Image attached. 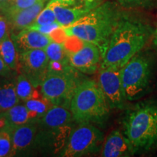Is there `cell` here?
<instances>
[{
    "label": "cell",
    "mask_w": 157,
    "mask_h": 157,
    "mask_svg": "<svg viewBox=\"0 0 157 157\" xmlns=\"http://www.w3.org/2000/svg\"><path fill=\"white\" fill-rule=\"evenodd\" d=\"M151 32L145 23L121 15L102 55L101 68H122L144 48Z\"/></svg>",
    "instance_id": "obj_1"
},
{
    "label": "cell",
    "mask_w": 157,
    "mask_h": 157,
    "mask_svg": "<svg viewBox=\"0 0 157 157\" xmlns=\"http://www.w3.org/2000/svg\"><path fill=\"white\" fill-rule=\"evenodd\" d=\"M121 15L115 4L105 2L73 24L63 28L66 37L74 36L97 45L102 56Z\"/></svg>",
    "instance_id": "obj_2"
},
{
    "label": "cell",
    "mask_w": 157,
    "mask_h": 157,
    "mask_svg": "<svg viewBox=\"0 0 157 157\" xmlns=\"http://www.w3.org/2000/svg\"><path fill=\"white\" fill-rule=\"evenodd\" d=\"M123 126L124 134L135 152L157 146L156 102H142L131 107L124 118Z\"/></svg>",
    "instance_id": "obj_3"
},
{
    "label": "cell",
    "mask_w": 157,
    "mask_h": 157,
    "mask_svg": "<svg viewBox=\"0 0 157 157\" xmlns=\"http://www.w3.org/2000/svg\"><path fill=\"white\" fill-rule=\"evenodd\" d=\"M109 109L105 95L94 80H83L78 84L70 103L73 119L78 124L104 121Z\"/></svg>",
    "instance_id": "obj_4"
},
{
    "label": "cell",
    "mask_w": 157,
    "mask_h": 157,
    "mask_svg": "<svg viewBox=\"0 0 157 157\" xmlns=\"http://www.w3.org/2000/svg\"><path fill=\"white\" fill-rule=\"evenodd\" d=\"M77 72L72 66L60 71H48L39 87L42 95L53 105L70 109L76 88L83 81Z\"/></svg>",
    "instance_id": "obj_5"
},
{
    "label": "cell",
    "mask_w": 157,
    "mask_h": 157,
    "mask_svg": "<svg viewBox=\"0 0 157 157\" xmlns=\"http://www.w3.org/2000/svg\"><path fill=\"white\" fill-rule=\"evenodd\" d=\"M151 73V60L143 54H136L121 68V81L127 101H136L146 93Z\"/></svg>",
    "instance_id": "obj_6"
},
{
    "label": "cell",
    "mask_w": 157,
    "mask_h": 157,
    "mask_svg": "<svg viewBox=\"0 0 157 157\" xmlns=\"http://www.w3.org/2000/svg\"><path fill=\"white\" fill-rule=\"evenodd\" d=\"M103 140V133L91 123H79L71 132L60 156L77 157L93 154L98 151Z\"/></svg>",
    "instance_id": "obj_7"
},
{
    "label": "cell",
    "mask_w": 157,
    "mask_h": 157,
    "mask_svg": "<svg viewBox=\"0 0 157 157\" xmlns=\"http://www.w3.org/2000/svg\"><path fill=\"white\" fill-rule=\"evenodd\" d=\"M63 43L71 66L83 74H92L97 71L102 57L97 45L74 36L66 37Z\"/></svg>",
    "instance_id": "obj_8"
},
{
    "label": "cell",
    "mask_w": 157,
    "mask_h": 157,
    "mask_svg": "<svg viewBox=\"0 0 157 157\" xmlns=\"http://www.w3.org/2000/svg\"><path fill=\"white\" fill-rule=\"evenodd\" d=\"M103 0H50L56 21L62 27L69 26L103 2Z\"/></svg>",
    "instance_id": "obj_9"
},
{
    "label": "cell",
    "mask_w": 157,
    "mask_h": 157,
    "mask_svg": "<svg viewBox=\"0 0 157 157\" xmlns=\"http://www.w3.org/2000/svg\"><path fill=\"white\" fill-rule=\"evenodd\" d=\"M98 84L105 95L110 109H121L127 101L121 76V68H101Z\"/></svg>",
    "instance_id": "obj_10"
},
{
    "label": "cell",
    "mask_w": 157,
    "mask_h": 157,
    "mask_svg": "<svg viewBox=\"0 0 157 157\" xmlns=\"http://www.w3.org/2000/svg\"><path fill=\"white\" fill-rule=\"evenodd\" d=\"M49 59L42 49L31 50L19 53L17 71L30 80L34 87L39 88L48 72Z\"/></svg>",
    "instance_id": "obj_11"
},
{
    "label": "cell",
    "mask_w": 157,
    "mask_h": 157,
    "mask_svg": "<svg viewBox=\"0 0 157 157\" xmlns=\"http://www.w3.org/2000/svg\"><path fill=\"white\" fill-rule=\"evenodd\" d=\"M74 119L69 108L52 105L37 120V129L50 135H58L72 130Z\"/></svg>",
    "instance_id": "obj_12"
},
{
    "label": "cell",
    "mask_w": 157,
    "mask_h": 157,
    "mask_svg": "<svg viewBox=\"0 0 157 157\" xmlns=\"http://www.w3.org/2000/svg\"><path fill=\"white\" fill-rule=\"evenodd\" d=\"M47 1L48 0H40L28 8L4 15L8 22L12 34H16L32 25L40 12L44 9Z\"/></svg>",
    "instance_id": "obj_13"
},
{
    "label": "cell",
    "mask_w": 157,
    "mask_h": 157,
    "mask_svg": "<svg viewBox=\"0 0 157 157\" xmlns=\"http://www.w3.org/2000/svg\"><path fill=\"white\" fill-rule=\"evenodd\" d=\"M10 36L19 53L37 49L44 50L53 41L50 35L29 29H23L16 34H11Z\"/></svg>",
    "instance_id": "obj_14"
},
{
    "label": "cell",
    "mask_w": 157,
    "mask_h": 157,
    "mask_svg": "<svg viewBox=\"0 0 157 157\" xmlns=\"http://www.w3.org/2000/svg\"><path fill=\"white\" fill-rule=\"evenodd\" d=\"M135 151L129 139L120 131L114 130L107 137L104 143L102 156L127 157L134 155Z\"/></svg>",
    "instance_id": "obj_15"
},
{
    "label": "cell",
    "mask_w": 157,
    "mask_h": 157,
    "mask_svg": "<svg viewBox=\"0 0 157 157\" xmlns=\"http://www.w3.org/2000/svg\"><path fill=\"white\" fill-rule=\"evenodd\" d=\"M36 132L37 121H30L12 129L10 134L11 135L14 156L34 146Z\"/></svg>",
    "instance_id": "obj_16"
},
{
    "label": "cell",
    "mask_w": 157,
    "mask_h": 157,
    "mask_svg": "<svg viewBox=\"0 0 157 157\" xmlns=\"http://www.w3.org/2000/svg\"><path fill=\"white\" fill-rule=\"evenodd\" d=\"M13 76H0V110L1 112L19 103Z\"/></svg>",
    "instance_id": "obj_17"
},
{
    "label": "cell",
    "mask_w": 157,
    "mask_h": 157,
    "mask_svg": "<svg viewBox=\"0 0 157 157\" xmlns=\"http://www.w3.org/2000/svg\"><path fill=\"white\" fill-rule=\"evenodd\" d=\"M2 113L10 124L12 128L30 121H37L34 119L26 106L21 104H17Z\"/></svg>",
    "instance_id": "obj_18"
},
{
    "label": "cell",
    "mask_w": 157,
    "mask_h": 157,
    "mask_svg": "<svg viewBox=\"0 0 157 157\" xmlns=\"http://www.w3.org/2000/svg\"><path fill=\"white\" fill-rule=\"evenodd\" d=\"M0 56L7 66L14 71H17L19 64V52L10 34L0 42Z\"/></svg>",
    "instance_id": "obj_19"
},
{
    "label": "cell",
    "mask_w": 157,
    "mask_h": 157,
    "mask_svg": "<svg viewBox=\"0 0 157 157\" xmlns=\"http://www.w3.org/2000/svg\"><path fill=\"white\" fill-rule=\"evenodd\" d=\"M15 89L20 101L25 102L41 94L38 88L34 87L24 74H19L15 78Z\"/></svg>",
    "instance_id": "obj_20"
},
{
    "label": "cell",
    "mask_w": 157,
    "mask_h": 157,
    "mask_svg": "<svg viewBox=\"0 0 157 157\" xmlns=\"http://www.w3.org/2000/svg\"><path fill=\"white\" fill-rule=\"evenodd\" d=\"M24 105L36 120H38L39 118L42 117L53 105L42 95V93L37 97L25 101Z\"/></svg>",
    "instance_id": "obj_21"
},
{
    "label": "cell",
    "mask_w": 157,
    "mask_h": 157,
    "mask_svg": "<svg viewBox=\"0 0 157 157\" xmlns=\"http://www.w3.org/2000/svg\"><path fill=\"white\" fill-rule=\"evenodd\" d=\"M44 50L48 56L49 61H56L63 63L70 64L67 50H66L63 42L52 41L44 49Z\"/></svg>",
    "instance_id": "obj_22"
},
{
    "label": "cell",
    "mask_w": 157,
    "mask_h": 157,
    "mask_svg": "<svg viewBox=\"0 0 157 157\" xmlns=\"http://www.w3.org/2000/svg\"><path fill=\"white\" fill-rule=\"evenodd\" d=\"M13 143L10 132H0V157L13 156Z\"/></svg>",
    "instance_id": "obj_23"
},
{
    "label": "cell",
    "mask_w": 157,
    "mask_h": 157,
    "mask_svg": "<svg viewBox=\"0 0 157 157\" xmlns=\"http://www.w3.org/2000/svg\"><path fill=\"white\" fill-rule=\"evenodd\" d=\"M56 21H57L56 17V15H55L53 10L50 7L47 5L46 7L40 12V13L38 15V16H37L36 19L35 20L34 23L31 25L50 24V23H54Z\"/></svg>",
    "instance_id": "obj_24"
},
{
    "label": "cell",
    "mask_w": 157,
    "mask_h": 157,
    "mask_svg": "<svg viewBox=\"0 0 157 157\" xmlns=\"http://www.w3.org/2000/svg\"><path fill=\"white\" fill-rule=\"evenodd\" d=\"M39 1H40V0H13L10 6L4 12L2 15H5L9 14V13L21 10L28 8V7L38 2Z\"/></svg>",
    "instance_id": "obj_25"
},
{
    "label": "cell",
    "mask_w": 157,
    "mask_h": 157,
    "mask_svg": "<svg viewBox=\"0 0 157 157\" xmlns=\"http://www.w3.org/2000/svg\"><path fill=\"white\" fill-rule=\"evenodd\" d=\"M60 27H62V26L60 25V23H59L58 21H56V22L50 23V24L31 25V26H29V28L27 29L39 31V32L42 33V34H44L50 35L52 34L55 30H56L57 29L60 28Z\"/></svg>",
    "instance_id": "obj_26"
},
{
    "label": "cell",
    "mask_w": 157,
    "mask_h": 157,
    "mask_svg": "<svg viewBox=\"0 0 157 157\" xmlns=\"http://www.w3.org/2000/svg\"><path fill=\"white\" fill-rule=\"evenodd\" d=\"M119 5L127 8L146 6L151 0H117Z\"/></svg>",
    "instance_id": "obj_27"
},
{
    "label": "cell",
    "mask_w": 157,
    "mask_h": 157,
    "mask_svg": "<svg viewBox=\"0 0 157 157\" xmlns=\"http://www.w3.org/2000/svg\"><path fill=\"white\" fill-rule=\"evenodd\" d=\"M10 35L9 24L6 17L0 14V42Z\"/></svg>",
    "instance_id": "obj_28"
},
{
    "label": "cell",
    "mask_w": 157,
    "mask_h": 157,
    "mask_svg": "<svg viewBox=\"0 0 157 157\" xmlns=\"http://www.w3.org/2000/svg\"><path fill=\"white\" fill-rule=\"evenodd\" d=\"M15 71L10 69L7 65L5 63L3 59L0 56V76H12L14 75Z\"/></svg>",
    "instance_id": "obj_29"
},
{
    "label": "cell",
    "mask_w": 157,
    "mask_h": 157,
    "mask_svg": "<svg viewBox=\"0 0 157 157\" xmlns=\"http://www.w3.org/2000/svg\"><path fill=\"white\" fill-rule=\"evenodd\" d=\"M13 0H0V14L2 15L6 10L10 6Z\"/></svg>",
    "instance_id": "obj_30"
},
{
    "label": "cell",
    "mask_w": 157,
    "mask_h": 157,
    "mask_svg": "<svg viewBox=\"0 0 157 157\" xmlns=\"http://www.w3.org/2000/svg\"><path fill=\"white\" fill-rule=\"evenodd\" d=\"M153 44L154 45L155 47L157 48V27L156 29H155L154 33H153Z\"/></svg>",
    "instance_id": "obj_31"
},
{
    "label": "cell",
    "mask_w": 157,
    "mask_h": 157,
    "mask_svg": "<svg viewBox=\"0 0 157 157\" xmlns=\"http://www.w3.org/2000/svg\"><path fill=\"white\" fill-rule=\"evenodd\" d=\"M0 113H1V110H0Z\"/></svg>",
    "instance_id": "obj_32"
},
{
    "label": "cell",
    "mask_w": 157,
    "mask_h": 157,
    "mask_svg": "<svg viewBox=\"0 0 157 157\" xmlns=\"http://www.w3.org/2000/svg\"><path fill=\"white\" fill-rule=\"evenodd\" d=\"M156 2H157V0H156Z\"/></svg>",
    "instance_id": "obj_33"
}]
</instances>
